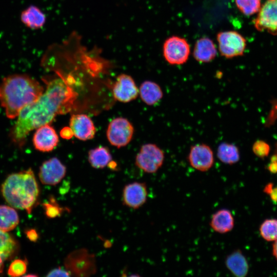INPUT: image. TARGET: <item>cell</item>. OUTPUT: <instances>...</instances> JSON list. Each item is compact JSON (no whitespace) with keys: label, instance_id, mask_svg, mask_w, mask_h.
Segmentation results:
<instances>
[{"label":"cell","instance_id":"1","mask_svg":"<svg viewBox=\"0 0 277 277\" xmlns=\"http://www.w3.org/2000/svg\"><path fill=\"white\" fill-rule=\"evenodd\" d=\"M45 78L46 89L35 102L24 107L11 132L15 144L23 145L28 134L33 130L53 121L56 115L70 110L75 98L74 93L63 76Z\"/></svg>","mask_w":277,"mask_h":277},{"label":"cell","instance_id":"2","mask_svg":"<svg viewBox=\"0 0 277 277\" xmlns=\"http://www.w3.org/2000/svg\"><path fill=\"white\" fill-rule=\"evenodd\" d=\"M43 86L25 74H13L5 77L0 84V103L7 116L17 117L26 106L36 101L43 93Z\"/></svg>","mask_w":277,"mask_h":277},{"label":"cell","instance_id":"3","mask_svg":"<svg viewBox=\"0 0 277 277\" xmlns=\"http://www.w3.org/2000/svg\"><path fill=\"white\" fill-rule=\"evenodd\" d=\"M1 192L11 206L30 214L38 200L39 189L34 173L29 168L8 175L2 185Z\"/></svg>","mask_w":277,"mask_h":277},{"label":"cell","instance_id":"4","mask_svg":"<svg viewBox=\"0 0 277 277\" xmlns=\"http://www.w3.org/2000/svg\"><path fill=\"white\" fill-rule=\"evenodd\" d=\"M65 268L71 276H88L96 272L95 255L81 248L70 253L64 260Z\"/></svg>","mask_w":277,"mask_h":277},{"label":"cell","instance_id":"5","mask_svg":"<svg viewBox=\"0 0 277 277\" xmlns=\"http://www.w3.org/2000/svg\"><path fill=\"white\" fill-rule=\"evenodd\" d=\"M165 160L163 150L154 144L148 143L142 146L136 155V166L148 173H154L162 166Z\"/></svg>","mask_w":277,"mask_h":277},{"label":"cell","instance_id":"6","mask_svg":"<svg viewBox=\"0 0 277 277\" xmlns=\"http://www.w3.org/2000/svg\"><path fill=\"white\" fill-rule=\"evenodd\" d=\"M134 128L128 120L123 117L113 119L109 124L106 135L109 143L118 148L126 146L131 141Z\"/></svg>","mask_w":277,"mask_h":277},{"label":"cell","instance_id":"7","mask_svg":"<svg viewBox=\"0 0 277 277\" xmlns=\"http://www.w3.org/2000/svg\"><path fill=\"white\" fill-rule=\"evenodd\" d=\"M221 55L232 58L243 54L246 46L245 38L234 31L219 32L217 35Z\"/></svg>","mask_w":277,"mask_h":277},{"label":"cell","instance_id":"8","mask_svg":"<svg viewBox=\"0 0 277 277\" xmlns=\"http://www.w3.org/2000/svg\"><path fill=\"white\" fill-rule=\"evenodd\" d=\"M190 53V46L184 38L173 36L167 39L163 46V54L171 65L186 63Z\"/></svg>","mask_w":277,"mask_h":277},{"label":"cell","instance_id":"9","mask_svg":"<svg viewBox=\"0 0 277 277\" xmlns=\"http://www.w3.org/2000/svg\"><path fill=\"white\" fill-rule=\"evenodd\" d=\"M254 25L258 31L277 34V0H267L265 2L254 20Z\"/></svg>","mask_w":277,"mask_h":277},{"label":"cell","instance_id":"10","mask_svg":"<svg viewBox=\"0 0 277 277\" xmlns=\"http://www.w3.org/2000/svg\"><path fill=\"white\" fill-rule=\"evenodd\" d=\"M187 159L192 168L201 172H205L210 169L214 162L212 149L204 143L192 146Z\"/></svg>","mask_w":277,"mask_h":277},{"label":"cell","instance_id":"11","mask_svg":"<svg viewBox=\"0 0 277 277\" xmlns=\"http://www.w3.org/2000/svg\"><path fill=\"white\" fill-rule=\"evenodd\" d=\"M66 171V167L58 158L53 157L43 163L38 176L42 184L55 185L65 177Z\"/></svg>","mask_w":277,"mask_h":277},{"label":"cell","instance_id":"12","mask_svg":"<svg viewBox=\"0 0 277 277\" xmlns=\"http://www.w3.org/2000/svg\"><path fill=\"white\" fill-rule=\"evenodd\" d=\"M139 90L129 75L122 73L117 76L112 88L115 99L122 103H128L138 96Z\"/></svg>","mask_w":277,"mask_h":277},{"label":"cell","instance_id":"13","mask_svg":"<svg viewBox=\"0 0 277 277\" xmlns=\"http://www.w3.org/2000/svg\"><path fill=\"white\" fill-rule=\"evenodd\" d=\"M148 190L146 184L135 182L126 185L123 190V204L127 207L136 209L146 202Z\"/></svg>","mask_w":277,"mask_h":277},{"label":"cell","instance_id":"14","mask_svg":"<svg viewBox=\"0 0 277 277\" xmlns=\"http://www.w3.org/2000/svg\"><path fill=\"white\" fill-rule=\"evenodd\" d=\"M58 135L49 124L37 128L33 137L34 147L42 152L52 151L58 145Z\"/></svg>","mask_w":277,"mask_h":277},{"label":"cell","instance_id":"15","mask_svg":"<svg viewBox=\"0 0 277 277\" xmlns=\"http://www.w3.org/2000/svg\"><path fill=\"white\" fill-rule=\"evenodd\" d=\"M69 126L74 136L81 141L93 138L96 133L92 120L85 114H72L70 118Z\"/></svg>","mask_w":277,"mask_h":277},{"label":"cell","instance_id":"16","mask_svg":"<svg viewBox=\"0 0 277 277\" xmlns=\"http://www.w3.org/2000/svg\"><path fill=\"white\" fill-rule=\"evenodd\" d=\"M18 249L19 245L14 238L0 230V274L3 271L5 263L16 254Z\"/></svg>","mask_w":277,"mask_h":277},{"label":"cell","instance_id":"17","mask_svg":"<svg viewBox=\"0 0 277 277\" xmlns=\"http://www.w3.org/2000/svg\"><path fill=\"white\" fill-rule=\"evenodd\" d=\"M209 225L215 232L225 234L233 229L234 219L229 210L221 209L212 214Z\"/></svg>","mask_w":277,"mask_h":277},{"label":"cell","instance_id":"18","mask_svg":"<svg viewBox=\"0 0 277 277\" xmlns=\"http://www.w3.org/2000/svg\"><path fill=\"white\" fill-rule=\"evenodd\" d=\"M225 264L228 270L236 277H245L248 272V262L240 250L229 254L225 259Z\"/></svg>","mask_w":277,"mask_h":277},{"label":"cell","instance_id":"19","mask_svg":"<svg viewBox=\"0 0 277 277\" xmlns=\"http://www.w3.org/2000/svg\"><path fill=\"white\" fill-rule=\"evenodd\" d=\"M216 55V49L211 39L205 37L196 41L193 50V56L196 61L202 63L209 62Z\"/></svg>","mask_w":277,"mask_h":277},{"label":"cell","instance_id":"20","mask_svg":"<svg viewBox=\"0 0 277 277\" xmlns=\"http://www.w3.org/2000/svg\"><path fill=\"white\" fill-rule=\"evenodd\" d=\"M139 93L142 100L149 106L156 104L163 96L161 87L151 81H145L141 84Z\"/></svg>","mask_w":277,"mask_h":277},{"label":"cell","instance_id":"21","mask_svg":"<svg viewBox=\"0 0 277 277\" xmlns=\"http://www.w3.org/2000/svg\"><path fill=\"white\" fill-rule=\"evenodd\" d=\"M21 19L27 27L37 29L44 26L46 16L38 7L31 6L22 12Z\"/></svg>","mask_w":277,"mask_h":277},{"label":"cell","instance_id":"22","mask_svg":"<svg viewBox=\"0 0 277 277\" xmlns=\"http://www.w3.org/2000/svg\"><path fill=\"white\" fill-rule=\"evenodd\" d=\"M111 161L112 155L107 147L98 146L88 152V161L94 168H104L108 166Z\"/></svg>","mask_w":277,"mask_h":277},{"label":"cell","instance_id":"23","mask_svg":"<svg viewBox=\"0 0 277 277\" xmlns=\"http://www.w3.org/2000/svg\"><path fill=\"white\" fill-rule=\"evenodd\" d=\"M19 223L16 210L7 205L0 206V230L8 232L14 229Z\"/></svg>","mask_w":277,"mask_h":277},{"label":"cell","instance_id":"24","mask_svg":"<svg viewBox=\"0 0 277 277\" xmlns=\"http://www.w3.org/2000/svg\"><path fill=\"white\" fill-rule=\"evenodd\" d=\"M217 158L222 163L232 165L237 163L240 158L238 147L228 143H221L217 148Z\"/></svg>","mask_w":277,"mask_h":277},{"label":"cell","instance_id":"25","mask_svg":"<svg viewBox=\"0 0 277 277\" xmlns=\"http://www.w3.org/2000/svg\"><path fill=\"white\" fill-rule=\"evenodd\" d=\"M260 231L262 236L266 241L277 240V220L270 219L265 221L261 225Z\"/></svg>","mask_w":277,"mask_h":277},{"label":"cell","instance_id":"26","mask_svg":"<svg viewBox=\"0 0 277 277\" xmlns=\"http://www.w3.org/2000/svg\"><path fill=\"white\" fill-rule=\"evenodd\" d=\"M238 9L245 15H251L259 12L261 0H235Z\"/></svg>","mask_w":277,"mask_h":277},{"label":"cell","instance_id":"27","mask_svg":"<svg viewBox=\"0 0 277 277\" xmlns=\"http://www.w3.org/2000/svg\"><path fill=\"white\" fill-rule=\"evenodd\" d=\"M49 201L43 204L46 216L50 219L55 218L62 215L66 210L56 202L53 196H51Z\"/></svg>","mask_w":277,"mask_h":277},{"label":"cell","instance_id":"28","mask_svg":"<svg viewBox=\"0 0 277 277\" xmlns=\"http://www.w3.org/2000/svg\"><path fill=\"white\" fill-rule=\"evenodd\" d=\"M27 270V264L24 260L16 259L11 262L8 270V274L11 276H20L24 274Z\"/></svg>","mask_w":277,"mask_h":277},{"label":"cell","instance_id":"29","mask_svg":"<svg viewBox=\"0 0 277 277\" xmlns=\"http://www.w3.org/2000/svg\"><path fill=\"white\" fill-rule=\"evenodd\" d=\"M252 150L255 155L263 157L268 155L269 148L268 145L264 142L258 141L254 143Z\"/></svg>","mask_w":277,"mask_h":277},{"label":"cell","instance_id":"30","mask_svg":"<svg viewBox=\"0 0 277 277\" xmlns=\"http://www.w3.org/2000/svg\"><path fill=\"white\" fill-rule=\"evenodd\" d=\"M47 276H69L70 273L66 268L57 267L50 270L46 275Z\"/></svg>","mask_w":277,"mask_h":277},{"label":"cell","instance_id":"31","mask_svg":"<svg viewBox=\"0 0 277 277\" xmlns=\"http://www.w3.org/2000/svg\"><path fill=\"white\" fill-rule=\"evenodd\" d=\"M60 135L64 139L69 140L74 135L73 131L70 127H65L61 130Z\"/></svg>","mask_w":277,"mask_h":277},{"label":"cell","instance_id":"32","mask_svg":"<svg viewBox=\"0 0 277 277\" xmlns=\"http://www.w3.org/2000/svg\"><path fill=\"white\" fill-rule=\"evenodd\" d=\"M26 233L28 239L31 241L35 242L38 238V235L35 229H31L28 230Z\"/></svg>","mask_w":277,"mask_h":277},{"label":"cell","instance_id":"33","mask_svg":"<svg viewBox=\"0 0 277 277\" xmlns=\"http://www.w3.org/2000/svg\"><path fill=\"white\" fill-rule=\"evenodd\" d=\"M269 170L273 173L277 172V161H272L269 166Z\"/></svg>","mask_w":277,"mask_h":277},{"label":"cell","instance_id":"34","mask_svg":"<svg viewBox=\"0 0 277 277\" xmlns=\"http://www.w3.org/2000/svg\"><path fill=\"white\" fill-rule=\"evenodd\" d=\"M269 193L271 199L277 202V187L274 189H271Z\"/></svg>","mask_w":277,"mask_h":277},{"label":"cell","instance_id":"35","mask_svg":"<svg viewBox=\"0 0 277 277\" xmlns=\"http://www.w3.org/2000/svg\"><path fill=\"white\" fill-rule=\"evenodd\" d=\"M273 254L277 259V240L273 245Z\"/></svg>","mask_w":277,"mask_h":277},{"label":"cell","instance_id":"36","mask_svg":"<svg viewBox=\"0 0 277 277\" xmlns=\"http://www.w3.org/2000/svg\"><path fill=\"white\" fill-rule=\"evenodd\" d=\"M277 156V155H276Z\"/></svg>","mask_w":277,"mask_h":277}]
</instances>
